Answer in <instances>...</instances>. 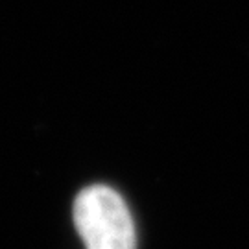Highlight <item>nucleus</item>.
Returning a JSON list of instances; mask_svg holds the SVG:
<instances>
[{
    "instance_id": "nucleus-1",
    "label": "nucleus",
    "mask_w": 249,
    "mask_h": 249,
    "mask_svg": "<svg viewBox=\"0 0 249 249\" xmlns=\"http://www.w3.org/2000/svg\"><path fill=\"white\" fill-rule=\"evenodd\" d=\"M74 223L87 249H135L131 214L113 188L81 190L74 201Z\"/></svg>"
}]
</instances>
